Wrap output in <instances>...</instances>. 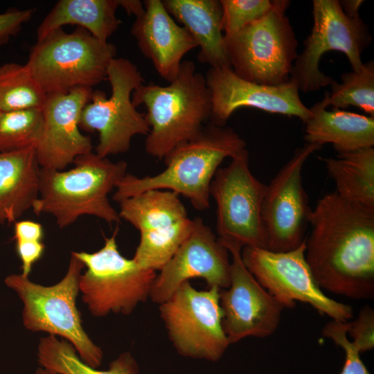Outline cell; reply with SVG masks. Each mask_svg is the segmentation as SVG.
I'll list each match as a JSON object with an SVG mask.
<instances>
[{"label":"cell","mask_w":374,"mask_h":374,"mask_svg":"<svg viewBox=\"0 0 374 374\" xmlns=\"http://www.w3.org/2000/svg\"><path fill=\"white\" fill-rule=\"evenodd\" d=\"M341 198L374 209V148L358 149L320 158Z\"/></svg>","instance_id":"cb8c5ba5"},{"label":"cell","mask_w":374,"mask_h":374,"mask_svg":"<svg viewBox=\"0 0 374 374\" xmlns=\"http://www.w3.org/2000/svg\"><path fill=\"white\" fill-rule=\"evenodd\" d=\"M92 92L91 88L80 87L47 95L42 108L43 130L35 147L41 168L64 170L77 157L92 152L90 137L82 134L79 127L82 110Z\"/></svg>","instance_id":"ac0fdd59"},{"label":"cell","mask_w":374,"mask_h":374,"mask_svg":"<svg viewBox=\"0 0 374 374\" xmlns=\"http://www.w3.org/2000/svg\"><path fill=\"white\" fill-rule=\"evenodd\" d=\"M33 12V9H11L0 13V46L17 35L22 25L30 19Z\"/></svg>","instance_id":"836d02e7"},{"label":"cell","mask_w":374,"mask_h":374,"mask_svg":"<svg viewBox=\"0 0 374 374\" xmlns=\"http://www.w3.org/2000/svg\"><path fill=\"white\" fill-rule=\"evenodd\" d=\"M347 334L360 353L374 348V310L371 306H364L353 321L347 322Z\"/></svg>","instance_id":"d6a6232c"},{"label":"cell","mask_w":374,"mask_h":374,"mask_svg":"<svg viewBox=\"0 0 374 374\" xmlns=\"http://www.w3.org/2000/svg\"><path fill=\"white\" fill-rule=\"evenodd\" d=\"M312 15V31L304 41L303 49L290 73V80L303 93L317 91L334 81L319 67L325 53L337 51L344 53L353 71H358L363 64L362 54L372 40L368 27L360 15L348 17L339 1L314 0Z\"/></svg>","instance_id":"30bf717a"},{"label":"cell","mask_w":374,"mask_h":374,"mask_svg":"<svg viewBox=\"0 0 374 374\" xmlns=\"http://www.w3.org/2000/svg\"><path fill=\"white\" fill-rule=\"evenodd\" d=\"M246 149L245 141L232 128L211 122L193 139L174 148L163 159L161 172L139 177L126 174L112 199L118 203L148 190H167L187 198L197 210L210 206L212 180L224 159Z\"/></svg>","instance_id":"7a4b0ae2"},{"label":"cell","mask_w":374,"mask_h":374,"mask_svg":"<svg viewBox=\"0 0 374 374\" xmlns=\"http://www.w3.org/2000/svg\"><path fill=\"white\" fill-rule=\"evenodd\" d=\"M194 227L195 219L187 217L168 226L141 233L133 259L145 269L160 271Z\"/></svg>","instance_id":"4316f807"},{"label":"cell","mask_w":374,"mask_h":374,"mask_svg":"<svg viewBox=\"0 0 374 374\" xmlns=\"http://www.w3.org/2000/svg\"><path fill=\"white\" fill-rule=\"evenodd\" d=\"M170 16L181 24L199 47L198 60L210 68H231L222 29L218 0H164Z\"/></svg>","instance_id":"44dd1931"},{"label":"cell","mask_w":374,"mask_h":374,"mask_svg":"<svg viewBox=\"0 0 374 374\" xmlns=\"http://www.w3.org/2000/svg\"><path fill=\"white\" fill-rule=\"evenodd\" d=\"M329 91L310 109L304 123L306 143L332 144L338 154L374 146V117L338 109L328 111Z\"/></svg>","instance_id":"ffe728a7"},{"label":"cell","mask_w":374,"mask_h":374,"mask_svg":"<svg viewBox=\"0 0 374 374\" xmlns=\"http://www.w3.org/2000/svg\"><path fill=\"white\" fill-rule=\"evenodd\" d=\"M305 259L321 290L356 300L374 299V209L335 191L312 210Z\"/></svg>","instance_id":"6da1fadb"},{"label":"cell","mask_w":374,"mask_h":374,"mask_svg":"<svg viewBox=\"0 0 374 374\" xmlns=\"http://www.w3.org/2000/svg\"><path fill=\"white\" fill-rule=\"evenodd\" d=\"M45 246L42 241L16 240V250L21 262V274L28 276L33 265L43 256Z\"/></svg>","instance_id":"e575fe53"},{"label":"cell","mask_w":374,"mask_h":374,"mask_svg":"<svg viewBox=\"0 0 374 374\" xmlns=\"http://www.w3.org/2000/svg\"><path fill=\"white\" fill-rule=\"evenodd\" d=\"M44 230L40 223L31 220L15 222L14 239L16 240L42 241Z\"/></svg>","instance_id":"d590c367"},{"label":"cell","mask_w":374,"mask_h":374,"mask_svg":"<svg viewBox=\"0 0 374 374\" xmlns=\"http://www.w3.org/2000/svg\"><path fill=\"white\" fill-rule=\"evenodd\" d=\"M222 29L224 36L232 35L267 14L271 0H220Z\"/></svg>","instance_id":"4dcf8cb0"},{"label":"cell","mask_w":374,"mask_h":374,"mask_svg":"<svg viewBox=\"0 0 374 374\" xmlns=\"http://www.w3.org/2000/svg\"><path fill=\"white\" fill-rule=\"evenodd\" d=\"M229 254L212 229L201 218H195L192 233L157 274L150 299L159 305L194 278L204 279L208 287L227 288L231 282Z\"/></svg>","instance_id":"2e32d148"},{"label":"cell","mask_w":374,"mask_h":374,"mask_svg":"<svg viewBox=\"0 0 374 374\" xmlns=\"http://www.w3.org/2000/svg\"><path fill=\"white\" fill-rule=\"evenodd\" d=\"M41 167L35 148L0 152V224L15 222L39 197Z\"/></svg>","instance_id":"7402d4cb"},{"label":"cell","mask_w":374,"mask_h":374,"mask_svg":"<svg viewBox=\"0 0 374 374\" xmlns=\"http://www.w3.org/2000/svg\"><path fill=\"white\" fill-rule=\"evenodd\" d=\"M321 148L305 143L265 185L261 220L266 249L285 252L299 247L306 239L312 208L303 186L302 171L308 157Z\"/></svg>","instance_id":"5bb4252c"},{"label":"cell","mask_w":374,"mask_h":374,"mask_svg":"<svg viewBox=\"0 0 374 374\" xmlns=\"http://www.w3.org/2000/svg\"><path fill=\"white\" fill-rule=\"evenodd\" d=\"M305 240L296 249L285 252L244 247L242 260L257 281L285 308H294L296 302H302L332 320L348 321L353 316V308L328 297L319 287L305 259Z\"/></svg>","instance_id":"4fadbf2b"},{"label":"cell","mask_w":374,"mask_h":374,"mask_svg":"<svg viewBox=\"0 0 374 374\" xmlns=\"http://www.w3.org/2000/svg\"><path fill=\"white\" fill-rule=\"evenodd\" d=\"M265 188L251 171L247 149L217 170L210 195L217 206V233L222 243L266 249L261 220Z\"/></svg>","instance_id":"7c38bea8"},{"label":"cell","mask_w":374,"mask_h":374,"mask_svg":"<svg viewBox=\"0 0 374 374\" xmlns=\"http://www.w3.org/2000/svg\"><path fill=\"white\" fill-rule=\"evenodd\" d=\"M347 322L332 320L322 330V335L332 339L345 352V363L339 374H371L360 358L357 346L347 337Z\"/></svg>","instance_id":"1f68e13d"},{"label":"cell","mask_w":374,"mask_h":374,"mask_svg":"<svg viewBox=\"0 0 374 374\" xmlns=\"http://www.w3.org/2000/svg\"><path fill=\"white\" fill-rule=\"evenodd\" d=\"M290 1L272 0L269 11L238 33L224 36L233 72L257 84L278 86L290 81L298 42L285 12Z\"/></svg>","instance_id":"52a82bcc"},{"label":"cell","mask_w":374,"mask_h":374,"mask_svg":"<svg viewBox=\"0 0 374 374\" xmlns=\"http://www.w3.org/2000/svg\"><path fill=\"white\" fill-rule=\"evenodd\" d=\"M204 76L211 96L210 119L215 125L226 126L233 113L241 107L295 116L303 123L311 116L291 80L278 86L264 85L240 78L231 68H209Z\"/></svg>","instance_id":"e0dca14e"},{"label":"cell","mask_w":374,"mask_h":374,"mask_svg":"<svg viewBox=\"0 0 374 374\" xmlns=\"http://www.w3.org/2000/svg\"><path fill=\"white\" fill-rule=\"evenodd\" d=\"M41 367L56 374H139V366L129 352L120 354L106 371H98L79 357L71 344L53 335L40 339L37 352Z\"/></svg>","instance_id":"484cf974"},{"label":"cell","mask_w":374,"mask_h":374,"mask_svg":"<svg viewBox=\"0 0 374 374\" xmlns=\"http://www.w3.org/2000/svg\"><path fill=\"white\" fill-rule=\"evenodd\" d=\"M43 125L42 109L0 112V152L35 148Z\"/></svg>","instance_id":"f546056e"},{"label":"cell","mask_w":374,"mask_h":374,"mask_svg":"<svg viewBox=\"0 0 374 374\" xmlns=\"http://www.w3.org/2000/svg\"><path fill=\"white\" fill-rule=\"evenodd\" d=\"M83 269V262L71 253L66 274L55 285L35 283L21 273L7 276L4 283L23 303L22 322L26 330L62 337L72 344L82 362L97 368L103 352L84 330L76 305Z\"/></svg>","instance_id":"5b68a950"},{"label":"cell","mask_w":374,"mask_h":374,"mask_svg":"<svg viewBox=\"0 0 374 374\" xmlns=\"http://www.w3.org/2000/svg\"><path fill=\"white\" fill-rule=\"evenodd\" d=\"M132 100L143 105L150 127L145 149L150 156L163 159L177 146L197 136L211 114V96L204 75L194 62L183 61L177 76L168 85L140 84Z\"/></svg>","instance_id":"3957f363"},{"label":"cell","mask_w":374,"mask_h":374,"mask_svg":"<svg viewBox=\"0 0 374 374\" xmlns=\"http://www.w3.org/2000/svg\"><path fill=\"white\" fill-rule=\"evenodd\" d=\"M107 78L112 93L92 92L82 110L79 127L89 132H98L96 154L101 158L127 152L132 138L147 136L150 127L145 114L139 112L132 100V92L144 79L138 67L129 60L114 57L109 63Z\"/></svg>","instance_id":"9c48e42d"},{"label":"cell","mask_w":374,"mask_h":374,"mask_svg":"<svg viewBox=\"0 0 374 374\" xmlns=\"http://www.w3.org/2000/svg\"><path fill=\"white\" fill-rule=\"evenodd\" d=\"M219 292L216 287L197 290L186 281L159 305L168 337L180 355L217 362L227 350Z\"/></svg>","instance_id":"8fae6325"},{"label":"cell","mask_w":374,"mask_h":374,"mask_svg":"<svg viewBox=\"0 0 374 374\" xmlns=\"http://www.w3.org/2000/svg\"><path fill=\"white\" fill-rule=\"evenodd\" d=\"M123 219L143 233L170 226L188 217L179 195L167 190H148L118 202Z\"/></svg>","instance_id":"d4e9b609"},{"label":"cell","mask_w":374,"mask_h":374,"mask_svg":"<svg viewBox=\"0 0 374 374\" xmlns=\"http://www.w3.org/2000/svg\"><path fill=\"white\" fill-rule=\"evenodd\" d=\"M35 374H56L44 368L38 367L35 371Z\"/></svg>","instance_id":"f35d334b"},{"label":"cell","mask_w":374,"mask_h":374,"mask_svg":"<svg viewBox=\"0 0 374 374\" xmlns=\"http://www.w3.org/2000/svg\"><path fill=\"white\" fill-rule=\"evenodd\" d=\"M117 229L105 238L103 246L92 253L73 251L86 268L79 291L89 312L103 317L111 313L127 315L150 298L157 272L141 267L124 257L116 242Z\"/></svg>","instance_id":"ba28073f"},{"label":"cell","mask_w":374,"mask_h":374,"mask_svg":"<svg viewBox=\"0 0 374 374\" xmlns=\"http://www.w3.org/2000/svg\"><path fill=\"white\" fill-rule=\"evenodd\" d=\"M341 82L334 80L329 91V106L346 109L355 106L374 117V62L363 63L358 71L342 73Z\"/></svg>","instance_id":"f1b7e54d"},{"label":"cell","mask_w":374,"mask_h":374,"mask_svg":"<svg viewBox=\"0 0 374 374\" xmlns=\"http://www.w3.org/2000/svg\"><path fill=\"white\" fill-rule=\"evenodd\" d=\"M73 163L74 167L68 170L41 168L39 197L32 207L33 212L53 215L60 229L85 215L109 224L120 222L108 195L127 174V163L113 162L91 152L77 157Z\"/></svg>","instance_id":"277c9868"},{"label":"cell","mask_w":374,"mask_h":374,"mask_svg":"<svg viewBox=\"0 0 374 374\" xmlns=\"http://www.w3.org/2000/svg\"><path fill=\"white\" fill-rule=\"evenodd\" d=\"M118 5L128 15H133L136 18L141 15L145 10L143 3L139 0H118Z\"/></svg>","instance_id":"8d00e7d4"},{"label":"cell","mask_w":374,"mask_h":374,"mask_svg":"<svg viewBox=\"0 0 374 374\" xmlns=\"http://www.w3.org/2000/svg\"><path fill=\"white\" fill-rule=\"evenodd\" d=\"M364 2L362 0L339 1L340 6L344 13L351 18L359 16V10Z\"/></svg>","instance_id":"74e56055"},{"label":"cell","mask_w":374,"mask_h":374,"mask_svg":"<svg viewBox=\"0 0 374 374\" xmlns=\"http://www.w3.org/2000/svg\"><path fill=\"white\" fill-rule=\"evenodd\" d=\"M223 244L231 256L230 285L219 292L222 327L229 344L249 337L271 335L279 326L284 306L247 269L241 257L242 248Z\"/></svg>","instance_id":"9a60e30c"},{"label":"cell","mask_w":374,"mask_h":374,"mask_svg":"<svg viewBox=\"0 0 374 374\" xmlns=\"http://www.w3.org/2000/svg\"><path fill=\"white\" fill-rule=\"evenodd\" d=\"M143 3L145 10L136 18L131 34L159 75L170 82L177 76L183 57L197 45L170 16L162 1L145 0Z\"/></svg>","instance_id":"d6986e66"},{"label":"cell","mask_w":374,"mask_h":374,"mask_svg":"<svg viewBox=\"0 0 374 374\" xmlns=\"http://www.w3.org/2000/svg\"><path fill=\"white\" fill-rule=\"evenodd\" d=\"M116 48L87 30L71 33L62 28L37 40L26 66L46 95L66 93L80 87L91 88L107 79Z\"/></svg>","instance_id":"8992f818"},{"label":"cell","mask_w":374,"mask_h":374,"mask_svg":"<svg viewBox=\"0 0 374 374\" xmlns=\"http://www.w3.org/2000/svg\"><path fill=\"white\" fill-rule=\"evenodd\" d=\"M46 96L26 64L0 65V112L42 109Z\"/></svg>","instance_id":"83f0119b"},{"label":"cell","mask_w":374,"mask_h":374,"mask_svg":"<svg viewBox=\"0 0 374 374\" xmlns=\"http://www.w3.org/2000/svg\"><path fill=\"white\" fill-rule=\"evenodd\" d=\"M118 0H60L37 29V40L66 25H76L103 42L118 28Z\"/></svg>","instance_id":"603a6c76"}]
</instances>
